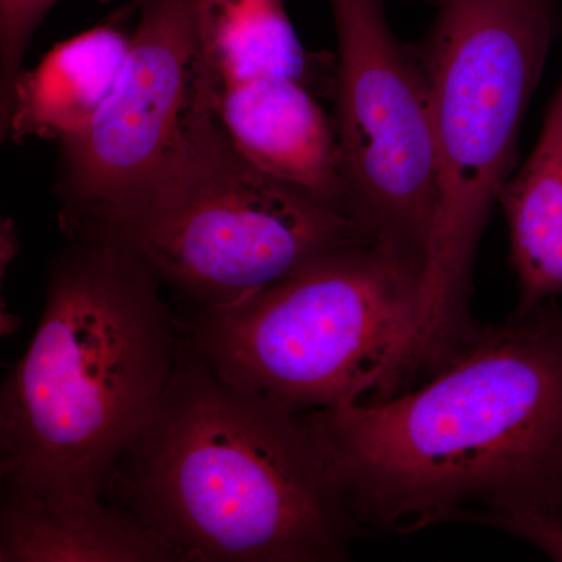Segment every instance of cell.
<instances>
[{"label": "cell", "mask_w": 562, "mask_h": 562, "mask_svg": "<svg viewBox=\"0 0 562 562\" xmlns=\"http://www.w3.org/2000/svg\"><path fill=\"white\" fill-rule=\"evenodd\" d=\"M497 202L508 224L520 317L562 299V80L535 149Z\"/></svg>", "instance_id": "obj_12"}, {"label": "cell", "mask_w": 562, "mask_h": 562, "mask_svg": "<svg viewBox=\"0 0 562 562\" xmlns=\"http://www.w3.org/2000/svg\"><path fill=\"white\" fill-rule=\"evenodd\" d=\"M216 106L233 146L255 168L349 213L335 122L301 81L217 83Z\"/></svg>", "instance_id": "obj_9"}, {"label": "cell", "mask_w": 562, "mask_h": 562, "mask_svg": "<svg viewBox=\"0 0 562 562\" xmlns=\"http://www.w3.org/2000/svg\"><path fill=\"white\" fill-rule=\"evenodd\" d=\"M147 269L99 241L52 266L38 328L0 395L3 482L105 498L187 341Z\"/></svg>", "instance_id": "obj_3"}, {"label": "cell", "mask_w": 562, "mask_h": 562, "mask_svg": "<svg viewBox=\"0 0 562 562\" xmlns=\"http://www.w3.org/2000/svg\"><path fill=\"white\" fill-rule=\"evenodd\" d=\"M360 531L532 513L562 522V306L480 327L419 390L302 414Z\"/></svg>", "instance_id": "obj_1"}, {"label": "cell", "mask_w": 562, "mask_h": 562, "mask_svg": "<svg viewBox=\"0 0 562 562\" xmlns=\"http://www.w3.org/2000/svg\"><path fill=\"white\" fill-rule=\"evenodd\" d=\"M199 36L217 83L301 81L308 57L283 0H199Z\"/></svg>", "instance_id": "obj_13"}, {"label": "cell", "mask_w": 562, "mask_h": 562, "mask_svg": "<svg viewBox=\"0 0 562 562\" xmlns=\"http://www.w3.org/2000/svg\"><path fill=\"white\" fill-rule=\"evenodd\" d=\"M560 21V0H438L417 46L438 147V211L412 350L416 373L452 360L479 325L472 271L492 205L513 176L525 111Z\"/></svg>", "instance_id": "obj_4"}, {"label": "cell", "mask_w": 562, "mask_h": 562, "mask_svg": "<svg viewBox=\"0 0 562 562\" xmlns=\"http://www.w3.org/2000/svg\"><path fill=\"white\" fill-rule=\"evenodd\" d=\"M60 0H0V132L5 136L14 87L33 33Z\"/></svg>", "instance_id": "obj_14"}, {"label": "cell", "mask_w": 562, "mask_h": 562, "mask_svg": "<svg viewBox=\"0 0 562 562\" xmlns=\"http://www.w3.org/2000/svg\"><path fill=\"white\" fill-rule=\"evenodd\" d=\"M131 38L102 25L57 44L33 70H22L5 136L65 140L91 124L109 101Z\"/></svg>", "instance_id": "obj_11"}, {"label": "cell", "mask_w": 562, "mask_h": 562, "mask_svg": "<svg viewBox=\"0 0 562 562\" xmlns=\"http://www.w3.org/2000/svg\"><path fill=\"white\" fill-rule=\"evenodd\" d=\"M0 562H180L127 509L3 482Z\"/></svg>", "instance_id": "obj_10"}, {"label": "cell", "mask_w": 562, "mask_h": 562, "mask_svg": "<svg viewBox=\"0 0 562 562\" xmlns=\"http://www.w3.org/2000/svg\"><path fill=\"white\" fill-rule=\"evenodd\" d=\"M473 524L509 532L538 547L553 561L562 562V522L532 513H497L479 517Z\"/></svg>", "instance_id": "obj_15"}, {"label": "cell", "mask_w": 562, "mask_h": 562, "mask_svg": "<svg viewBox=\"0 0 562 562\" xmlns=\"http://www.w3.org/2000/svg\"><path fill=\"white\" fill-rule=\"evenodd\" d=\"M113 492L180 562L344 561L360 535L302 414L222 379L190 338Z\"/></svg>", "instance_id": "obj_2"}, {"label": "cell", "mask_w": 562, "mask_h": 562, "mask_svg": "<svg viewBox=\"0 0 562 562\" xmlns=\"http://www.w3.org/2000/svg\"><path fill=\"white\" fill-rule=\"evenodd\" d=\"M336 138L347 210L373 243L425 276L439 171L430 90L417 46L395 38L384 0H330Z\"/></svg>", "instance_id": "obj_7"}, {"label": "cell", "mask_w": 562, "mask_h": 562, "mask_svg": "<svg viewBox=\"0 0 562 562\" xmlns=\"http://www.w3.org/2000/svg\"><path fill=\"white\" fill-rule=\"evenodd\" d=\"M424 277L380 244L306 262L246 301L194 313L203 361L294 414L384 401L409 380Z\"/></svg>", "instance_id": "obj_5"}, {"label": "cell", "mask_w": 562, "mask_h": 562, "mask_svg": "<svg viewBox=\"0 0 562 562\" xmlns=\"http://www.w3.org/2000/svg\"><path fill=\"white\" fill-rule=\"evenodd\" d=\"M18 239L14 236V227L11 221H3L2 224V269H5V265H9L16 255Z\"/></svg>", "instance_id": "obj_16"}, {"label": "cell", "mask_w": 562, "mask_h": 562, "mask_svg": "<svg viewBox=\"0 0 562 562\" xmlns=\"http://www.w3.org/2000/svg\"><path fill=\"white\" fill-rule=\"evenodd\" d=\"M216 101L138 198L81 239L131 255L195 313L246 301L328 251L373 243L346 211L247 161Z\"/></svg>", "instance_id": "obj_6"}, {"label": "cell", "mask_w": 562, "mask_h": 562, "mask_svg": "<svg viewBox=\"0 0 562 562\" xmlns=\"http://www.w3.org/2000/svg\"><path fill=\"white\" fill-rule=\"evenodd\" d=\"M198 7L199 0H143L113 94L85 131L61 140L57 192L74 241L138 198L216 98Z\"/></svg>", "instance_id": "obj_8"}]
</instances>
